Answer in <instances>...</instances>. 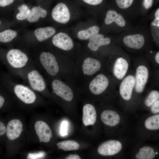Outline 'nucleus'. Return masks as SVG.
<instances>
[{"instance_id":"nucleus-1","label":"nucleus","mask_w":159,"mask_h":159,"mask_svg":"<svg viewBox=\"0 0 159 159\" xmlns=\"http://www.w3.org/2000/svg\"><path fill=\"white\" fill-rule=\"evenodd\" d=\"M39 60L42 67L47 74L54 78L61 76L62 72L67 78V75L63 71V67H72V64H70V62H67L68 60L61 62L53 54L49 52L41 53L39 57Z\"/></svg>"},{"instance_id":"nucleus-2","label":"nucleus","mask_w":159,"mask_h":159,"mask_svg":"<svg viewBox=\"0 0 159 159\" xmlns=\"http://www.w3.org/2000/svg\"><path fill=\"white\" fill-rule=\"evenodd\" d=\"M76 71L86 80L101 69V64L98 60L90 57L86 56L76 63Z\"/></svg>"},{"instance_id":"nucleus-3","label":"nucleus","mask_w":159,"mask_h":159,"mask_svg":"<svg viewBox=\"0 0 159 159\" xmlns=\"http://www.w3.org/2000/svg\"><path fill=\"white\" fill-rule=\"evenodd\" d=\"M51 84L53 92L57 95L66 101L72 100L74 94L71 84L59 78H54Z\"/></svg>"},{"instance_id":"nucleus-4","label":"nucleus","mask_w":159,"mask_h":159,"mask_svg":"<svg viewBox=\"0 0 159 159\" xmlns=\"http://www.w3.org/2000/svg\"><path fill=\"white\" fill-rule=\"evenodd\" d=\"M28 58L26 54L17 49H12L7 53L4 63L11 67L20 69L27 64Z\"/></svg>"},{"instance_id":"nucleus-5","label":"nucleus","mask_w":159,"mask_h":159,"mask_svg":"<svg viewBox=\"0 0 159 159\" xmlns=\"http://www.w3.org/2000/svg\"><path fill=\"white\" fill-rule=\"evenodd\" d=\"M52 42L55 47L64 52L72 51L75 48V44L72 39L64 32H60L54 35Z\"/></svg>"},{"instance_id":"nucleus-6","label":"nucleus","mask_w":159,"mask_h":159,"mask_svg":"<svg viewBox=\"0 0 159 159\" xmlns=\"http://www.w3.org/2000/svg\"><path fill=\"white\" fill-rule=\"evenodd\" d=\"M109 81L107 77L103 74H97L92 79L85 87H88L90 92L98 95L103 92L107 88Z\"/></svg>"},{"instance_id":"nucleus-7","label":"nucleus","mask_w":159,"mask_h":159,"mask_svg":"<svg viewBox=\"0 0 159 159\" xmlns=\"http://www.w3.org/2000/svg\"><path fill=\"white\" fill-rule=\"evenodd\" d=\"M51 15L53 19L57 22L66 24L69 22L71 18L70 11L64 3H60L53 9Z\"/></svg>"},{"instance_id":"nucleus-8","label":"nucleus","mask_w":159,"mask_h":159,"mask_svg":"<svg viewBox=\"0 0 159 159\" xmlns=\"http://www.w3.org/2000/svg\"><path fill=\"white\" fill-rule=\"evenodd\" d=\"M13 90L17 97L24 103L31 104L35 101L36 95L27 87L21 84H16L14 87Z\"/></svg>"},{"instance_id":"nucleus-9","label":"nucleus","mask_w":159,"mask_h":159,"mask_svg":"<svg viewBox=\"0 0 159 159\" xmlns=\"http://www.w3.org/2000/svg\"><path fill=\"white\" fill-rule=\"evenodd\" d=\"M122 148V144L119 141L110 140L101 144L99 146L97 151L102 155L111 156L118 153Z\"/></svg>"},{"instance_id":"nucleus-10","label":"nucleus","mask_w":159,"mask_h":159,"mask_svg":"<svg viewBox=\"0 0 159 159\" xmlns=\"http://www.w3.org/2000/svg\"><path fill=\"white\" fill-rule=\"evenodd\" d=\"M27 78L30 87L33 90L41 92L46 89L45 80L37 70L34 69L29 72L27 74Z\"/></svg>"},{"instance_id":"nucleus-11","label":"nucleus","mask_w":159,"mask_h":159,"mask_svg":"<svg viewBox=\"0 0 159 159\" xmlns=\"http://www.w3.org/2000/svg\"><path fill=\"white\" fill-rule=\"evenodd\" d=\"M148 71L147 68L143 65L138 66L136 69L135 78V90L138 93L142 92L144 90L148 81Z\"/></svg>"},{"instance_id":"nucleus-12","label":"nucleus","mask_w":159,"mask_h":159,"mask_svg":"<svg viewBox=\"0 0 159 159\" xmlns=\"http://www.w3.org/2000/svg\"><path fill=\"white\" fill-rule=\"evenodd\" d=\"M135 84V78L133 75H129L123 80L120 86L119 91L123 99L129 100L131 99Z\"/></svg>"},{"instance_id":"nucleus-13","label":"nucleus","mask_w":159,"mask_h":159,"mask_svg":"<svg viewBox=\"0 0 159 159\" xmlns=\"http://www.w3.org/2000/svg\"><path fill=\"white\" fill-rule=\"evenodd\" d=\"M36 132L40 142L47 143L52 137L51 130L47 123L42 121H37L34 125Z\"/></svg>"},{"instance_id":"nucleus-14","label":"nucleus","mask_w":159,"mask_h":159,"mask_svg":"<svg viewBox=\"0 0 159 159\" xmlns=\"http://www.w3.org/2000/svg\"><path fill=\"white\" fill-rule=\"evenodd\" d=\"M23 125L20 120L14 119L10 121L6 128V135L10 140H14L18 138L23 130Z\"/></svg>"},{"instance_id":"nucleus-15","label":"nucleus","mask_w":159,"mask_h":159,"mask_svg":"<svg viewBox=\"0 0 159 159\" xmlns=\"http://www.w3.org/2000/svg\"><path fill=\"white\" fill-rule=\"evenodd\" d=\"M82 120L85 126L94 125L96 120L97 115L94 107L90 104H86L83 108Z\"/></svg>"},{"instance_id":"nucleus-16","label":"nucleus","mask_w":159,"mask_h":159,"mask_svg":"<svg viewBox=\"0 0 159 159\" xmlns=\"http://www.w3.org/2000/svg\"><path fill=\"white\" fill-rule=\"evenodd\" d=\"M110 41L109 38H105L103 34L98 33L89 40L87 46L90 50L96 52L100 47L109 44Z\"/></svg>"},{"instance_id":"nucleus-17","label":"nucleus","mask_w":159,"mask_h":159,"mask_svg":"<svg viewBox=\"0 0 159 159\" xmlns=\"http://www.w3.org/2000/svg\"><path fill=\"white\" fill-rule=\"evenodd\" d=\"M123 41L125 45L128 47L137 49L142 48L145 43L144 37L139 34L126 36Z\"/></svg>"},{"instance_id":"nucleus-18","label":"nucleus","mask_w":159,"mask_h":159,"mask_svg":"<svg viewBox=\"0 0 159 159\" xmlns=\"http://www.w3.org/2000/svg\"><path fill=\"white\" fill-rule=\"evenodd\" d=\"M128 67L127 61L122 57L117 59L113 68L114 75L117 79L122 80L125 75Z\"/></svg>"},{"instance_id":"nucleus-19","label":"nucleus","mask_w":159,"mask_h":159,"mask_svg":"<svg viewBox=\"0 0 159 159\" xmlns=\"http://www.w3.org/2000/svg\"><path fill=\"white\" fill-rule=\"evenodd\" d=\"M101 119L104 123L110 126L117 125L120 120L119 115L111 110H106L103 112L101 114Z\"/></svg>"},{"instance_id":"nucleus-20","label":"nucleus","mask_w":159,"mask_h":159,"mask_svg":"<svg viewBox=\"0 0 159 159\" xmlns=\"http://www.w3.org/2000/svg\"><path fill=\"white\" fill-rule=\"evenodd\" d=\"M113 22L121 27L124 26L126 24L125 19L121 14H117L115 11L109 10L106 13L105 23L106 24L109 25Z\"/></svg>"},{"instance_id":"nucleus-21","label":"nucleus","mask_w":159,"mask_h":159,"mask_svg":"<svg viewBox=\"0 0 159 159\" xmlns=\"http://www.w3.org/2000/svg\"><path fill=\"white\" fill-rule=\"evenodd\" d=\"M55 30L53 27L47 26L36 29L34 33L38 40L41 42L47 40L54 35Z\"/></svg>"},{"instance_id":"nucleus-22","label":"nucleus","mask_w":159,"mask_h":159,"mask_svg":"<svg viewBox=\"0 0 159 159\" xmlns=\"http://www.w3.org/2000/svg\"><path fill=\"white\" fill-rule=\"evenodd\" d=\"M47 14V11L40 7V6L33 7L26 18L30 22H35L39 20L40 17L44 18Z\"/></svg>"},{"instance_id":"nucleus-23","label":"nucleus","mask_w":159,"mask_h":159,"mask_svg":"<svg viewBox=\"0 0 159 159\" xmlns=\"http://www.w3.org/2000/svg\"><path fill=\"white\" fill-rule=\"evenodd\" d=\"M100 29L97 26H93L88 28L79 31L77 34V38L81 40H89L99 33Z\"/></svg>"},{"instance_id":"nucleus-24","label":"nucleus","mask_w":159,"mask_h":159,"mask_svg":"<svg viewBox=\"0 0 159 159\" xmlns=\"http://www.w3.org/2000/svg\"><path fill=\"white\" fill-rule=\"evenodd\" d=\"M155 155L153 149L149 146H144L140 148L136 155L138 159H153Z\"/></svg>"},{"instance_id":"nucleus-25","label":"nucleus","mask_w":159,"mask_h":159,"mask_svg":"<svg viewBox=\"0 0 159 159\" xmlns=\"http://www.w3.org/2000/svg\"><path fill=\"white\" fill-rule=\"evenodd\" d=\"M58 149L64 151H71L78 150L80 147L79 144L73 140H67L62 141L57 144Z\"/></svg>"},{"instance_id":"nucleus-26","label":"nucleus","mask_w":159,"mask_h":159,"mask_svg":"<svg viewBox=\"0 0 159 159\" xmlns=\"http://www.w3.org/2000/svg\"><path fill=\"white\" fill-rule=\"evenodd\" d=\"M146 128L150 130H156L159 128V115L150 116L145 122Z\"/></svg>"},{"instance_id":"nucleus-27","label":"nucleus","mask_w":159,"mask_h":159,"mask_svg":"<svg viewBox=\"0 0 159 159\" xmlns=\"http://www.w3.org/2000/svg\"><path fill=\"white\" fill-rule=\"evenodd\" d=\"M17 35L16 31L7 29L0 32V42L6 43L10 42Z\"/></svg>"},{"instance_id":"nucleus-28","label":"nucleus","mask_w":159,"mask_h":159,"mask_svg":"<svg viewBox=\"0 0 159 159\" xmlns=\"http://www.w3.org/2000/svg\"><path fill=\"white\" fill-rule=\"evenodd\" d=\"M18 9L19 12L16 14V18L20 20L26 19L30 11V10L28 9L27 5L25 4L18 7Z\"/></svg>"},{"instance_id":"nucleus-29","label":"nucleus","mask_w":159,"mask_h":159,"mask_svg":"<svg viewBox=\"0 0 159 159\" xmlns=\"http://www.w3.org/2000/svg\"><path fill=\"white\" fill-rule=\"evenodd\" d=\"M159 98V93L155 90L151 91L145 100V105L148 107H150Z\"/></svg>"},{"instance_id":"nucleus-30","label":"nucleus","mask_w":159,"mask_h":159,"mask_svg":"<svg viewBox=\"0 0 159 159\" xmlns=\"http://www.w3.org/2000/svg\"><path fill=\"white\" fill-rule=\"evenodd\" d=\"M133 1V0H116L118 6L122 9L128 8L132 4Z\"/></svg>"},{"instance_id":"nucleus-31","label":"nucleus","mask_w":159,"mask_h":159,"mask_svg":"<svg viewBox=\"0 0 159 159\" xmlns=\"http://www.w3.org/2000/svg\"><path fill=\"white\" fill-rule=\"evenodd\" d=\"M45 153L44 151H40L38 153H29L27 159H35L43 158L45 155Z\"/></svg>"},{"instance_id":"nucleus-32","label":"nucleus","mask_w":159,"mask_h":159,"mask_svg":"<svg viewBox=\"0 0 159 159\" xmlns=\"http://www.w3.org/2000/svg\"><path fill=\"white\" fill-rule=\"evenodd\" d=\"M68 125V122L66 121H63L62 122L60 132L62 136H64L67 135Z\"/></svg>"},{"instance_id":"nucleus-33","label":"nucleus","mask_w":159,"mask_h":159,"mask_svg":"<svg viewBox=\"0 0 159 159\" xmlns=\"http://www.w3.org/2000/svg\"><path fill=\"white\" fill-rule=\"evenodd\" d=\"M151 106V111L153 113L156 114L159 112V100H158Z\"/></svg>"},{"instance_id":"nucleus-34","label":"nucleus","mask_w":159,"mask_h":159,"mask_svg":"<svg viewBox=\"0 0 159 159\" xmlns=\"http://www.w3.org/2000/svg\"><path fill=\"white\" fill-rule=\"evenodd\" d=\"M85 3L92 5H96L101 4L103 0H82Z\"/></svg>"},{"instance_id":"nucleus-35","label":"nucleus","mask_w":159,"mask_h":159,"mask_svg":"<svg viewBox=\"0 0 159 159\" xmlns=\"http://www.w3.org/2000/svg\"><path fill=\"white\" fill-rule=\"evenodd\" d=\"M14 0H0V7H4L11 4Z\"/></svg>"},{"instance_id":"nucleus-36","label":"nucleus","mask_w":159,"mask_h":159,"mask_svg":"<svg viewBox=\"0 0 159 159\" xmlns=\"http://www.w3.org/2000/svg\"><path fill=\"white\" fill-rule=\"evenodd\" d=\"M153 3V0H144L143 5L145 8L148 9L152 6Z\"/></svg>"},{"instance_id":"nucleus-37","label":"nucleus","mask_w":159,"mask_h":159,"mask_svg":"<svg viewBox=\"0 0 159 159\" xmlns=\"http://www.w3.org/2000/svg\"><path fill=\"white\" fill-rule=\"evenodd\" d=\"M6 131V128L5 125L0 121V136L5 134Z\"/></svg>"},{"instance_id":"nucleus-38","label":"nucleus","mask_w":159,"mask_h":159,"mask_svg":"<svg viewBox=\"0 0 159 159\" xmlns=\"http://www.w3.org/2000/svg\"><path fill=\"white\" fill-rule=\"evenodd\" d=\"M66 159H80V156L77 155L71 154L66 157Z\"/></svg>"},{"instance_id":"nucleus-39","label":"nucleus","mask_w":159,"mask_h":159,"mask_svg":"<svg viewBox=\"0 0 159 159\" xmlns=\"http://www.w3.org/2000/svg\"><path fill=\"white\" fill-rule=\"evenodd\" d=\"M1 86H0V87ZM5 102L4 97L0 94V108H1L4 105Z\"/></svg>"},{"instance_id":"nucleus-40","label":"nucleus","mask_w":159,"mask_h":159,"mask_svg":"<svg viewBox=\"0 0 159 159\" xmlns=\"http://www.w3.org/2000/svg\"><path fill=\"white\" fill-rule=\"evenodd\" d=\"M159 20H158L155 19L152 22L151 24L152 25L155 26H157L159 27Z\"/></svg>"},{"instance_id":"nucleus-41","label":"nucleus","mask_w":159,"mask_h":159,"mask_svg":"<svg viewBox=\"0 0 159 159\" xmlns=\"http://www.w3.org/2000/svg\"><path fill=\"white\" fill-rule=\"evenodd\" d=\"M155 19L159 20V9L158 8L156 11L155 14Z\"/></svg>"},{"instance_id":"nucleus-42","label":"nucleus","mask_w":159,"mask_h":159,"mask_svg":"<svg viewBox=\"0 0 159 159\" xmlns=\"http://www.w3.org/2000/svg\"><path fill=\"white\" fill-rule=\"evenodd\" d=\"M155 59L156 62L158 64H159V52H158L155 55Z\"/></svg>"},{"instance_id":"nucleus-43","label":"nucleus","mask_w":159,"mask_h":159,"mask_svg":"<svg viewBox=\"0 0 159 159\" xmlns=\"http://www.w3.org/2000/svg\"><path fill=\"white\" fill-rule=\"evenodd\" d=\"M1 24V21H0V25Z\"/></svg>"},{"instance_id":"nucleus-44","label":"nucleus","mask_w":159,"mask_h":159,"mask_svg":"<svg viewBox=\"0 0 159 159\" xmlns=\"http://www.w3.org/2000/svg\"><path fill=\"white\" fill-rule=\"evenodd\" d=\"M155 154H158V153H157V152H156Z\"/></svg>"}]
</instances>
